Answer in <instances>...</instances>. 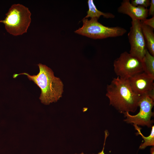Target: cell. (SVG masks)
Wrapping results in <instances>:
<instances>
[{
  "label": "cell",
  "instance_id": "1",
  "mask_svg": "<svg viewBox=\"0 0 154 154\" xmlns=\"http://www.w3.org/2000/svg\"><path fill=\"white\" fill-rule=\"evenodd\" d=\"M106 96L109 100L110 105L123 114L135 112L141 97L133 92L127 80L118 76L114 78L107 85Z\"/></svg>",
  "mask_w": 154,
  "mask_h": 154
},
{
  "label": "cell",
  "instance_id": "2",
  "mask_svg": "<svg viewBox=\"0 0 154 154\" xmlns=\"http://www.w3.org/2000/svg\"><path fill=\"white\" fill-rule=\"evenodd\" d=\"M39 72L36 75H31L24 72L14 74V78L20 75H25L33 81L41 90L39 99L41 102L48 105L56 102L62 97L63 92V84L60 78L54 76L52 70L46 65L39 63L38 64Z\"/></svg>",
  "mask_w": 154,
  "mask_h": 154
},
{
  "label": "cell",
  "instance_id": "3",
  "mask_svg": "<svg viewBox=\"0 0 154 154\" xmlns=\"http://www.w3.org/2000/svg\"><path fill=\"white\" fill-rule=\"evenodd\" d=\"M5 15L0 22L4 24L7 32L14 36L27 32L31 21V13L28 8L21 4H13Z\"/></svg>",
  "mask_w": 154,
  "mask_h": 154
},
{
  "label": "cell",
  "instance_id": "4",
  "mask_svg": "<svg viewBox=\"0 0 154 154\" xmlns=\"http://www.w3.org/2000/svg\"><path fill=\"white\" fill-rule=\"evenodd\" d=\"M97 18L83 19L82 26L75 31V33L94 39H103L122 36L126 30L119 27L105 26L98 21Z\"/></svg>",
  "mask_w": 154,
  "mask_h": 154
},
{
  "label": "cell",
  "instance_id": "5",
  "mask_svg": "<svg viewBox=\"0 0 154 154\" xmlns=\"http://www.w3.org/2000/svg\"><path fill=\"white\" fill-rule=\"evenodd\" d=\"M113 66L117 76L125 80L143 72L142 61L126 51L114 60Z\"/></svg>",
  "mask_w": 154,
  "mask_h": 154
},
{
  "label": "cell",
  "instance_id": "6",
  "mask_svg": "<svg viewBox=\"0 0 154 154\" xmlns=\"http://www.w3.org/2000/svg\"><path fill=\"white\" fill-rule=\"evenodd\" d=\"M154 101L147 95L141 96L139 103V112L135 115H132L128 112L124 113L126 117L124 121L128 123H133V125L151 127L153 122L151 119L154 116V112L152 111L154 105Z\"/></svg>",
  "mask_w": 154,
  "mask_h": 154
},
{
  "label": "cell",
  "instance_id": "7",
  "mask_svg": "<svg viewBox=\"0 0 154 154\" xmlns=\"http://www.w3.org/2000/svg\"><path fill=\"white\" fill-rule=\"evenodd\" d=\"M131 24L128 34L130 45L129 53L142 61L147 50L142 31L140 20L132 19Z\"/></svg>",
  "mask_w": 154,
  "mask_h": 154
},
{
  "label": "cell",
  "instance_id": "8",
  "mask_svg": "<svg viewBox=\"0 0 154 154\" xmlns=\"http://www.w3.org/2000/svg\"><path fill=\"white\" fill-rule=\"evenodd\" d=\"M127 80L132 90L136 94L139 96L147 95L154 100V78L143 72Z\"/></svg>",
  "mask_w": 154,
  "mask_h": 154
},
{
  "label": "cell",
  "instance_id": "9",
  "mask_svg": "<svg viewBox=\"0 0 154 154\" xmlns=\"http://www.w3.org/2000/svg\"><path fill=\"white\" fill-rule=\"evenodd\" d=\"M119 13L129 16L132 19L140 21L147 18L148 16L147 8L140 6L132 5L129 0H123L117 9Z\"/></svg>",
  "mask_w": 154,
  "mask_h": 154
},
{
  "label": "cell",
  "instance_id": "10",
  "mask_svg": "<svg viewBox=\"0 0 154 154\" xmlns=\"http://www.w3.org/2000/svg\"><path fill=\"white\" fill-rule=\"evenodd\" d=\"M140 24L147 50L152 56H154V29L143 24L141 22Z\"/></svg>",
  "mask_w": 154,
  "mask_h": 154
},
{
  "label": "cell",
  "instance_id": "11",
  "mask_svg": "<svg viewBox=\"0 0 154 154\" xmlns=\"http://www.w3.org/2000/svg\"><path fill=\"white\" fill-rule=\"evenodd\" d=\"M88 10L87 12V15L83 19L88 17L99 19L101 16L106 18H114L115 17V15L112 13H104L98 10L93 0H88Z\"/></svg>",
  "mask_w": 154,
  "mask_h": 154
},
{
  "label": "cell",
  "instance_id": "12",
  "mask_svg": "<svg viewBox=\"0 0 154 154\" xmlns=\"http://www.w3.org/2000/svg\"><path fill=\"white\" fill-rule=\"evenodd\" d=\"M143 72L154 78V56L147 50L142 60Z\"/></svg>",
  "mask_w": 154,
  "mask_h": 154
},
{
  "label": "cell",
  "instance_id": "13",
  "mask_svg": "<svg viewBox=\"0 0 154 154\" xmlns=\"http://www.w3.org/2000/svg\"><path fill=\"white\" fill-rule=\"evenodd\" d=\"M135 129L137 131L136 134L140 135L144 141L143 143L139 146L140 149H145L148 146L154 145V126L152 127L151 133L148 137H145L141 132V129L137 125H133Z\"/></svg>",
  "mask_w": 154,
  "mask_h": 154
},
{
  "label": "cell",
  "instance_id": "14",
  "mask_svg": "<svg viewBox=\"0 0 154 154\" xmlns=\"http://www.w3.org/2000/svg\"><path fill=\"white\" fill-rule=\"evenodd\" d=\"M151 1L150 0H132L131 3L133 6H140L147 8L150 5Z\"/></svg>",
  "mask_w": 154,
  "mask_h": 154
},
{
  "label": "cell",
  "instance_id": "15",
  "mask_svg": "<svg viewBox=\"0 0 154 154\" xmlns=\"http://www.w3.org/2000/svg\"><path fill=\"white\" fill-rule=\"evenodd\" d=\"M140 21L143 24L153 29H154V16L151 18L148 19L146 18Z\"/></svg>",
  "mask_w": 154,
  "mask_h": 154
},
{
  "label": "cell",
  "instance_id": "16",
  "mask_svg": "<svg viewBox=\"0 0 154 154\" xmlns=\"http://www.w3.org/2000/svg\"><path fill=\"white\" fill-rule=\"evenodd\" d=\"M150 8L148 9V16H154V0L151 1Z\"/></svg>",
  "mask_w": 154,
  "mask_h": 154
},
{
  "label": "cell",
  "instance_id": "17",
  "mask_svg": "<svg viewBox=\"0 0 154 154\" xmlns=\"http://www.w3.org/2000/svg\"><path fill=\"white\" fill-rule=\"evenodd\" d=\"M108 135V133H105V139H104V146H103V149L101 152H99L97 154H105L104 152V149L105 145V144L106 140ZM79 154H84L83 152H82L81 153Z\"/></svg>",
  "mask_w": 154,
  "mask_h": 154
},
{
  "label": "cell",
  "instance_id": "18",
  "mask_svg": "<svg viewBox=\"0 0 154 154\" xmlns=\"http://www.w3.org/2000/svg\"><path fill=\"white\" fill-rule=\"evenodd\" d=\"M151 154H154V147H152L151 150Z\"/></svg>",
  "mask_w": 154,
  "mask_h": 154
}]
</instances>
